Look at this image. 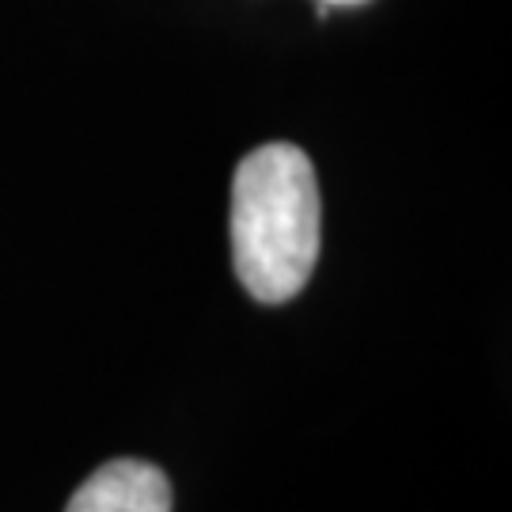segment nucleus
<instances>
[{
    "label": "nucleus",
    "mask_w": 512,
    "mask_h": 512,
    "mask_svg": "<svg viewBox=\"0 0 512 512\" xmlns=\"http://www.w3.org/2000/svg\"><path fill=\"white\" fill-rule=\"evenodd\" d=\"M232 262L262 304H285L308 285L319 262V183L304 148L274 141L236 167Z\"/></svg>",
    "instance_id": "1"
},
{
    "label": "nucleus",
    "mask_w": 512,
    "mask_h": 512,
    "mask_svg": "<svg viewBox=\"0 0 512 512\" xmlns=\"http://www.w3.org/2000/svg\"><path fill=\"white\" fill-rule=\"evenodd\" d=\"M65 512H171V482L145 459H110L76 490Z\"/></svg>",
    "instance_id": "2"
},
{
    "label": "nucleus",
    "mask_w": 512,
    "mask_h": 512,
    "mask_svg": "<svg viewBox=\"0 0 512 512\" xmlns=\"http://www.w3.org/2000/svg\"><path fill=\"white\" fill-rule=\"evenodd\" d=\"M319 4L327 8V4H368V0H319Z\"/></svg>",
    "instance_id": "3"
}]
</instances>
